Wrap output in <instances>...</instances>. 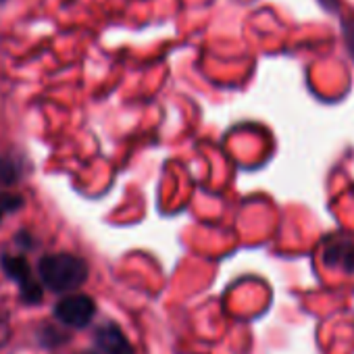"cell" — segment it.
<instances>
[{
	"label": "cell",
	"instance_id": "cell-1",
	"mask_svg": "<svg viewBox=\"0 0 354 354\" xmlns=\"http://www.w3.org/2000/svg\"><path fill=\"white\" fill-rule=\"evenodd\" d=\"M38 275L48 290L57 294H67L84 286V281L88 279V265L80 257L67 252L46 254L38 263Z\"/></svg>",
	"mask_w": 354,
	"mask_h": 354
},
{
	"label": "cell",
	"instance_id": "cell-2",
	"mask_svg": "<svg viewBox=\"0 0 354 354\" xmlns=\"http://www.w3.org/2000/svg\"><path fill=\"white\" fill-rule=\"evenodd\" d=\"M3 271L19 286V296L26 304H40L42 302V286L32 275V267L24 257L3 254L0 259Z\"/></svg>",
	"mask_w": 354,
	"mask_h": 354
},
{
	"label": "cell",
	"instance_id": "cell-3",
	"mask_svg": "<svg viewBox=\"0 0 354 354\" xmlns=\"http://www.w3.org/2000/svg\"><path fill=\"white\" fill-rule=\"evenodd\" d=\"M96 315V302L86 296V294H71L65 296L57 302L55 306V317L73 329H84L92 323Z\"/></svg>",
	"mask_w": 354,
	"mask_h": 354
},
{
	"label": "cell",
	"instance_id": "cell-4",
	"mask_svg": "<svg viewBox=\"0 0 354 354\" xmlns=\"http://www.w3.org/2000/svg\"><path fill=\"white\" fill-rule=\"evenodd\" d=\"M94 344L102 354H136L127 335L113 323L100 325L94 331Z\"/></svg>",
	"mask_w": 354,
	"mask_h": 354
},
{
	"label": "cell",
	"instance_id": "cell-5",
	"mask_svg": "<svg viewBox=\"0 0 354 354\" xmlns=\"http://www.w3.org/2000/svg\"><path fill=\"white\" fill-rule=\"evenodd\" d=\"M323 263L331 269H339L344 273H354V242L339 240L325 248Z\"/></svg>",
	"mask_w": 354,
	"mask_h": 354
},
{
	"label": "cell",
	"instance_id": "cell-6",
	"mask_svg": "<svg viewBox=\"0 0 354 354\" xmlns=\"http://www.w3.org/2000/svg\"><path fill=\"white\" fill-rule=\"evenodd\" d=\"M21 177V165L19 160L11 156H0V186H13Z\"/></svg>",
	"mask_w": 354,
	"mask_h": 354
},
{
	"label": "cell",
	"instance_id": "cell-7",
	"mask_svg": "<svg viewBox=\"0 0 354 354\" xmlns=\"http://www.w3.org/2000/svg\"><path fill=\"white\" fill-rule=\"evenodd\" d=\"M26 201L21 194H13V192H0V221L5 217L17 213L19 209H24Z\"/></svg>",
	"mask_w": 354,
	"mask_h": 354
},
{
	"label": "cell",
	"instance_id": "cell-8",
	"mask_svg": "<svg viewBox=\"0 0 354 354\" xmlns=\"http://www.w3.org/2000/svg\"><path fill=\"white\" fill-rule=\"evenodd\" d=\"M40 333H46V337H44V335H40L42 346H61V344L67 339V335L59 333V329H57V327H46V329H42Z\"/></svg>",
	"mask_w": 354,
	"mask_h": 354
},
{
	"label": "cell",
	"instance_id": "cell-9",
	"mask_svg": "<svg viewBox=\"0 0 354 354\" xmlns=\"http://www.w3.org/2000/svg\"><path fill=\"white\" fill-rule=\"evenodd\" d=\"M344 34H346L348 48H350L352 55H354V21H346V24H344Z\"/></svg>",
	"mask_w": 354,
	"mask_h": 354
},
{
	"label": "cell",
	"instance_id": "cell-10",
	"mask_svg": "<svg viewBox=\"0 0 354 354\" xmlns=\"http://www.w3.org/2000/svg\"><path fill=\"white\" fill-rule=\"evenodd\" d=\"M80 354H98V352H92V350H88V352H80Z\"/></svg>",
	"mask_w": 354,
	"mask_h": 354
},
{
	"label": "cell",
	"instance_id": "cell-11",
	"mask_svg": "<svg viewBox=\"0 0 354 354\" xmlns=\"http://www.w3.org/2000/svg\"><path fill=\"white\" fill-rule=\"evenodd\" d=\"M0 3H5V0H0Z\"/></svg>",
	"mask_w": 354,
	"mask_h": 354
}]
</instances>
